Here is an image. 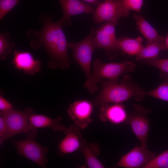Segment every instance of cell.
<instances>
[{
  "label": "cell",
  "mask_w": 168,
  "mask_h": 168,
  "mask_svg": "<svg viewBox=\"0 0 168 168\" xmlns=\"http://www.w3.org/2000/svg\"><path fill=\"white\" fill-rule=\"evenodd\" d=\"M42 24L38 30L33 29L28 30L27 37L31 38V46L34 49L43 47L46 50L50 59L48 67L52 69L67 68L71 62L68 54V46L62 26L57 21H54L52 16L42 14L40 18Z\"/></svg>",
  "instance_id": "obj_1"
},
{
  "label": "cell",
  "mask_w": 168,
  "mask_h": 168,
  "mask_svg": "<svg viewBox=\"0 0 168 168\" xmlns=\"http://www.w3.org/2000/svg\"><path fill=\"white\" fill-rule=\"evenodd\" d=\"M96 29H92L89 35L82 40L76 43H68L69 48L72 50L73 58L84 72L86 81L84 87L91 95L97 91L98 87L94 81L91 72L92 56L96 49L93 36Z\"/></svg>",
  "instance_id": "obj_2"
},
{
  "label": "cell",
  "mask_w": 168,
  "mask_h": 168,
  "mask_svg": "<svg viewBox=\"0 0 168 168\" xmlns=\"http://www.w3.org/2000/svg\"><path fill=\"white\" fill-rule=\"evenodd\" d=\"M34 114L33 109L28 108L21 111L13 109L0 112V115L4 118L6 129L3 137L0 138V144L12 136L21 133H25L26 138L35 139L37 136V128L32 126L29 122L30 117Z\"/></svg>",
  "instance_id": "obj_3"
},
{
  "label": "cell",
  "mask_w": 168,
  "mask_h": 168,
  "mask_svg": "<svg viewBox=\"0 0 168 168\" xmlns=\"http://www.w3.org/2000/svg\"><path fill=\"white\" fill-rule=\"evenodd\" d=\"M101 80L100 91L92 100L96 106L100 107L110 103H121L133 97L145 95V92L124 83Z\"/></svg>",
  "instance_id": "obj_4"
},
{
  "label": "cell",
  "mask_w": 168,
  "mask_h": 168,
  "mask_svg": "<svg viewBox=\"0 0 168 168\" xmlns=\"http://www.w3.org/2000/svg\"><path fill=\"white\" fill-rule=\"evenodd\" d=\"M92 67L93 78L97 84L103 78L116 81L123 74L134 71L136 66L134 63L126 61L120 63H106L96 58L93 63Z\"/></svg>",
  "instance_id": "obj_5"
},
{
  "label": "cell",
  "mask_w": 168,
  "mask_h": 168,
  "mask_svg": "<svg viewBox=\"0 0 168 168\" xmlns=\"http://www.w3.org/2000/svg\"><path fill=\"white\" fill-rule=\"evenodd\" d=\"M11 140L16 147L17 154L30 160L43 168L46 167L45 164L48 159L46 155L49 148L43 147L37 143L35 139L26 138L20 141Z\"/></svg>",
  "instance_id": "obj_6"
},
{
  "label": "cell",
  "mask_w": 168,
  "mask_h": 168,
  "mask_svg": "<svg viewBox=\"0 0 168 168\" xmlns=\"http://www.w3.org/2000/svg\"><path fill=\"white\" fill-rule=\"evenodd\" d=\"M129 14L124 8L121 0H105L97 5L93 13V20L96 24L105 21L117 23L120 17Z\"/></svg>",
  "instance_id": "obj_7"
},
{
  "label": "cell",
  "mask_w": 168,
  "mask_h": 168,
  "mask_svg": "<svg viewBox=\"0 0 168 168\" xmlns=\"http://www.w3.org/2000/svg\"><path fill=\"white\" fill-rule=\"evenodd\" d=\"M116 24L106 22L96 29L93 36L96 49H104L107 54L119 50L115 33V26Z\"/></svg>",
  "instance_id": "obj_8"
},
{
  "label": "cell",
  "mask_w": 168,
  "mask_h": 168,
  "mask_svg": "<svg viewBox=\"0 0 168 168\" xmlns=\"http://www.w3.org/2000/svg\"><path fill=\"white\" fill-rule=\"evenodd\" d=\"M156 156L155 153L141 146H136L122 156L115 166L125 168H144Z\"/></svg>",
  "instance_id": "obj_9"
},
{
  "label": "cell",
  "mask_w": 168,
  "mask_h": 168,
  "mask_svg": "<svg viewBox=\"0 0 168 168\" xmlns=\"http://www.w3.org/2000/svg\"><path fill=\"white\" fill-rule=\"evenodd\" d=\"M93 103L87 100H79L71 104L67 113L74 125L81 129L86 128L91 122Z\"/></svg>",
  "instance_id": "obj_10"
},
{
  "label": "cell",
  "mask_w": 168,
  "mask_h": 168,
  "mask_svg": "<svg viewBox=\"0 0 168 168\" xmlns=\"http://www.w3.org/2000/svg\"><path fill=\"white\" fill-rule=\"evenodd\" d=\"M62 9V16L57 21L62 26H70L71 18L83 13L93 14L95 10L93 5L80 0H58Z\"/></svg>",
  "instance_id": "obj_11"
},
{
  "label": "cell",
  "mask_w": 168,
  "mask_h": 168,
  "mask_svg": "<svg viewBox=\"0 0 168 168\" xmlns=\"http://www.w3.org/2000/svg\"><path fill=\"white\" fill-rule=\"evenodd\" d=\"M137 110L128 116L125 123L131 126L132 130L140 141L141 146L147 148V138L149 130V120L147 113Z\"/></svg>",
  "instance_id": "obj_12"
},
{
  "label": "cell",
  "mask_w": 168,
  "mask_h": 168,
  "mask_svg": "<svg viewBox=\"0 0 168 168\" xmlns=\"http://www.w3.org/2000/svg\"><path fill=\"white\" fill-rule=\"evenodd\" d=\"M13 56L12 64L16 69L30 75L40 71L41 62L35 59L29 52L15 50Z\"/></svg>",
  "instance_id": "obj_13"
},
{
  "label": "cell",
  "mask_w": 168,
  "mask_h": 168,
  "mask_svg": "<svg viewBox=\"0 0 168 168\" xmlns=\"http://www.w3.org/2000/svg\"><path fill=\"white\" fill-rule=\"evenodd\" d=\"M80 129L75 125L70 126L64 131L65 137L60 141L58 146V154L63 156L79 149L82 136Z\"/></svg>",
  "instance_id": "obj_14"
},
{
  "label": "cell",
  "mask_w": 168,
  "mask_h": 168,
  "mask_svg": "<svg viewBox=\"0 0 168 168\" xmlns=\"http://www.w3.org/2000/svg\"><path fill=\"white\" fill-rule=\"evenodd\" d=\"M128 116L124 106L120 103L111 105L107 104L100 107L99 117L103 121L118 124L125 123Z\"/></svg>",
  "instance_id": "obj_15"
},
{
  "label": "cell",
  "mask_w": 168,
  "mask_h": 168,
  "mask_svg": "<svg viewBox=\"0 0 168 168\" xmlns=\"http://www.w3.org/2000/svg\"><path fill=\"white\" fill-rule=\"evenodd\" d=\"M79 150L84 156L88 168L105 167L97 158L100 153V147L98 143L88 142L86 140H82Z\"/></svg>",
  "instance_id": "obj_16"
},
{
  "label": "cell",
  "mask_w": 168,
  "mask_h": 168,
  "mask_svg": "<svg viewBox=\"0 0 168 168\" xmlns=\"http://www.w3.org/2000/svg\"><path fill=\"white\" fill-rule=\"evenodd\" d=\"M62 119L61 117L52 119L44 115L34 113L30 117L29 120L30 124L36 128L48 127L52 128L53 131L57 132L64 131L66 128L64 125L59 124Z\"/></svg>",
  "instance_id": "obj_17"
},
{
  "label": "cell",
  "mask_w": 168,
  "mask_h": 168,
  "mask_svg": "<svg viewBox=\"0 0 168 168\" xmlns=\"http://www.w3.org/2000/svg\"><path fill=\"white\" fill-rule=\"evenodd\" d=\"M133 17L141 33L147 40V43L165 41V37L159 35L155 29L141 15L135 14Z\"/></svg>",
  "instance_id": "obj_18"
},
{
  "label": "cell",
  "mask_w": 168,
  "mask_h": 168,
  "mask_svg": "<svg viewBox=\"0 0 168 168\" xmlns=\"http://www.w3.org/2000/svg\"><path fill=\"white\" fill-rule=\"evenodd\" d=\"M142 41V38L140 36L136 38L122 37L117 39L118 48L129 55L136 56L143 47Z\"/></svg>",
  "instance_id": "obj_19"
},
{
  "label": "cell",
  "mask_w": 168,
  "mask_h": 168,
  "mask_svg": "<svg viewBox=\"0 0 168 168\" xmlns=\"http://www.w3.org/2000/svg\"><path fill=\"white\" fill-rule=\"evenodd\" d=\"M166 49L164 42H155L147 43L139 54L136 55V59H149L157 58L160 52Z\"/></svg>",
  "instance_id": "obj_20"
},
{
  "label": "cell",
  "mask_w": 168,
  "mask_h": 168,
  "mask_svg": "<svg viewBox=\"0 0 168 168\" xmlns=\"http://www.w3.org/2000/svg\"><path fill=\"white\" fill-rule=\"evenodd\" d=\"M14 43L10 41L8 32L5 31L0 34V59L5 60L12 49L14 47Z\"/></svg>",
  "instance_id": "obj_21"
},
{
  "label": "cell",
  "mask_w": 168,
  "mask_h": 168,
  "mask_svg": "<svg viewBox=\"0 0 168 168\" xmlns=\"http://www.w3.org/2000/svg\"><path fill=\"white\" fill-rule=\"evenodd\" d=\"M144 168H168V150L155 156Z\"/></svg>",
  "instance_id": "obj_22"
},
{
  "label": "cell",
  "mask_w": 168,
  "mask_h": 168,
  "mask_svg": "<svg viewBox=\"0 0 168 168\" xmlns=\"http://www.w3.org/2000/svg\"><path fill=\"white\" fill-rule=\"evenodd\" d=\"M145 95L168 101V82H164L156 88L145 92Z\"/></svg>",
  "instance_id": "obj_23"
},
{
  "label": "cell",
  "mask_w": 168,
  "mask_h": 168,
  "mask_svg": "<svg viewBox=\"0 0 168 168\" xmlns=\"http://www.w3.org/2000/svg\"><path fill=\"white\" fill-rule=\"evenodd\" d=\"M144 63L155 67L164 72L168 74V58H158L139 60Z\"/></svg>",
  "instance_id": "obj_24"
},
{
  "label": "cell",
  "mask_w": 168,
  "mask_h": 168,
  "mask_svg": "<svg viewBox=\"0 0 168 168\" xmlns=\"http://www.w3.org/2000/svg\"><path fill=\"white\" fill-rule=\"evenodd\" d=\"M19 0H0V21L18 3Z\"/></svg>",
  "instance_id": "obj_25"
},
{
  "label": "cell",
  "mask_w": 168,
  "mask_h": 168,
  "mask_svg": "<svg viewBox=\"0 0 168 168\" xmlns=\"http://www.w3.org/2000/svg\"><path fill=\"white\" fill-rule=\"evenodd\" d=\"M125 9L129 13L132 10L139 13L143 4V0H121Z\"/></svg>",
  "instance_id": "obj_26"
},
{
  "label": "cell",
  "mask_w": 168,
  "mask_h": 168,
  "mask_svg": "<svg viewBox=\"0 0 168 168\" xmlns=\"http://www.w3.org/2000/svg\"><path fill=\"white\" fill-rule=\"evenodd\" d=\"M12 108V104L1 95L0 96V112L7 111Z\"/></svg>",
  "instance_id": "obj_27"
},
{
  "label": "cell",
  "mask_w": 168,
  "mask_h": 168,
  "mask_svg": "<svg viewBox=\"0 0 168 168\" xmlns=\"http://www.w3.org/2000/svg\"><path fill=\"white\" fill-rule=\"evenodd\" d=\"M6 126L5 119L1 115L0 116V138H2L6 131Z\"/></svg>",
  "instance_id": "obj_28"
},
{
  "label": "cell",
  "mask_w": 168,
  "mask_h": 168,
  "mask_svg": "<svg viewBox=\"0 0 168 168\" xmlns=\"http://www.w3.org/2000/svg\"><path fill=\"white\" fill-rule=\"evenodd\" d=\"M87 2L88 3L93 5H97L98 3L100 2V0H82Z\"/></svg>",
  "instance_id": "obj_29"
},
{
  "label": "cell",
  "mask_w": 168,
  "mask_h": 168,
  "mask_svg": "<svg viewBox=\"0 0 168 168\" xmlns=\"http://www.w3.org/2000/svg\"><path fill=\"white\" fill-rule=\"evenodd\" d=\"M165 44L166 49L168 50V35H167L166 37L165 38Z\"/></svg>",
  "instance_id": "obj_30"
},
{
  "label": "cell",
  "mask_w": 168,
  "mask_h": 168,
  "mask_svg": "<svg viewBox=\"0 0 168 168\" xmlns=\"http://www.w3.org/2000/svg\"></svg>",
  "instance_id": "obj_31"
}]
</instances>
